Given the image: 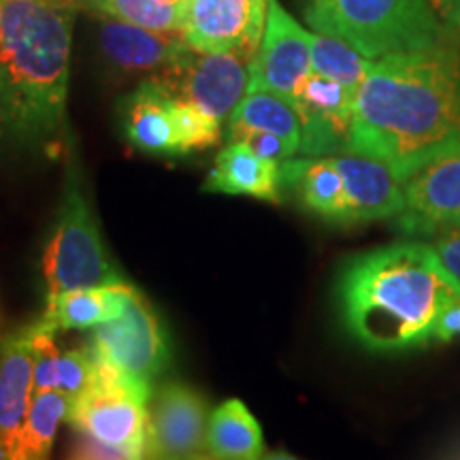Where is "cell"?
<instances>
[{
	"instance_id": "1",
	"label": "cell",
	"mask_w": 460,
	"mask_h": 460,
	"mask_svg": "<svg viewBox=\"0 0 460 460\" xmlns=\"http://www.w3.org/2000/svg\"><path fill=\"white\" fill-rule=\"evenodd\" d=\"M460 143V48L388 54L356 90L348 152L386 163L401 183Z\"/></svg>"
},
{
	"instance_id": "2",
	"label": "cell",
	"mask_w": 460,
	"mask_h": 460,
	"mask_svg": "<svg viewBox=\"0 0 460 460\" xmlns=\"http://www.w3.org/2000/svg\"><path fill=\"white\" fill-rule=\"evenodd\" d=\"M77 0H0V154L48 152L68 135Z\"/></svg>"
},
{
	"instance_id": "3",
	"label": "cell",
	"mask_w": 460,
	"mask_h": 460,
	"mask_svg": "<svg viewBox=\"0 0 460 460\" xmlns=\"http://www.w3.org/2000/svg\"><path fill=\"white\" fill-rule=\"evenodd\" d=\"M460 295L427 241H399L349 261L337 279L341 320L371 352L393 354L435 339L441 315Z\"/></svg>"
},
{
	"instance_id": "4",
	"label": "cell",
	"mask_w": 460,
	"mask_h": 460,
	"mask_svg": "<svg viewBox=\"0 0 460 460\" xmlns=\"http://www.w3.org/2000/svg\"><path fill=\"white\" fill-rule=\"evenodd\" d=\"M303 15L315 32L341 39L369 60L458 41L430 0H307Z\"/></svg>"
},
{
	"instance_id": "5",
	"label": "cell",
	"mask_w": 460,
	"mask_h": 460,
	"mask_svg": "<svg viewBox=\"0 0 460 460\" xmlns=\"http://www.w3.org/2000/svg\"><path fill=\"white\" fill-rule=\"evenodd\" d=\"M41 278L48 296L77 288L126 284V278L109 254L99 222L85 197L77 158L68 152L66 175L56 220L45 239Z\"/></svg>"
},
{
	"instance_id": "6",
	"label": "cell",
	"mask_w": 460,
	"mask_h": 460,
	"mask_svg": "<svg viewBox=\"0 0 460 460\" xmlns=\"http://www.w3.org/2000/svg\"><path fill=\"white\" fill-rule=\"evenodd\" d=\"M149 399L152 386L135 382L94 354L90 384L68 399L66 422L75 433L90 435L147 460Z\"/></svg>"
},
{
	"instance_id": "7",
	"label": "cell",
	"mask_w": 460,
	"mask_h": 460,
	"mask_svg": "<svg viewBox=\"0 0 460 460\" xmlns=\"http://www.w3.org/2000/svg\"><path fill=\"white\" fill-rule=\"evenodd\" d=\"M88 348L135 382L152 386L171 362L164 322L141 290L132 292L118 318L94 326Z\"/></svg>"
},
{
	"instance_id": "8",
	"label": "cell",
	"mask_w": 460,
	"mask_h": 460,
	"mask_svg": "<svg viewBox=\"0 0 460 460\" xmlns=\"http://www.w3.org/2000/svg\"><path fill=\"white\" fill-rule=\"evenodd\" d=\"M252 58L239 51L190 48L156 79L175 99L192 102L222 126L250 90Z\"/></svg>"
},
{
	"instance_id": "9",
	"label": "cell",
	"mask_w": 460,
	"mask_h": 460,
	"mask_svg": "<svg viewBox=\"0 0 460 460\" xmlns=\"http://www.w3.org/2000/svg\"><path fill=\"white\" fill-rule=\"evenodd\" d=\"M405 209L394 228L410 237L460 226V143L437 154L402 181Z\"/></svg>"
},
{
	"instance_id": "10",
	"label": "cell",
	"mask_w": 460,
	"mask_h": 460,
	"mask_svg": "<svg viewBox=\"0 0 460 460\" xmlns=\"http://www.w3.org/2000/svg\"><path fill=\"white\" fill-rule=\"evenodd\" d=\"M250 71V90L273 92L288 102H295L298 88L312 73V32L278 0H269L264 32Z\"/></svg>"
},
{
	"instance_id": "11",
	"label": "cell",
	"mask_w": 460,
	"mask_h": 460,
	"mask_svg": "<svg viewBox=\"0 0 460 460\" xmlns=\"http://www.w3.org/2000/svg\"><path fill=\"white\" fill-rule=\"evenodd\" d=\"M209 416V402L203 393L177 379L164 382L149 399L147 460L205 452Z\"/></svg>"
},
{
	"instance_id": "12",
	"label": "cell",
	"mask_w": 460,
	"mask_h": 460,
	"mask_svg": "<svg viewBox=\"0 0 460 460\" xmlns=\"http://www.w3.org/2000/svg\"><path fill=\"white\" fill-rule=\"evenodd\" d=\"M269 0H186L183 39L199 51L256 56Z\"/></svg>"
},
{
	"instance_id": "13",
	"label": "cell",
	"mask_w": 460,
	"mask_h": 460,
	"mask_svg": "<svg viewBox=\"0 0 460 460\" xmlns=\"http://www.w3.org/2000/svg\"><path fill=\"white\" fill-rule=\"evenodd\" d=\"M354 99L356 90L309 73L292 102L301 118L298 154L305 158H329L348 152Z\"/></svg>"
},
{
	"instance_id": "14",
	"label": "cell",
	"mask_w": 460,
	"mask_h": 460,
	"mask_svg": "<svg viewBox=\"0 0 460 460\" xmlns=\"http://www.w3.org/2000/svg\"><path fill=\"white\" fill-rule=\"evenodd\" d=\"M31 324L0 335V460L13 458L34 396Z\"/></svg>"
},
{
	"instance_id": "15",
	"label": "cell",
	"mask_w": 460,
	"mask_h": 460,
	"mask_svg": "<svg viewBox=\"0 0 460 460\" xmlns=\"http://www.w3.org/2000/svg\"><path fill=\"white\" fill-rule=\"evenodd\" d=\"M172 94L156 77L146 79L118 105V122L130 147L147 156H183L171 111Z\"/></svg>"
},
{
	"instance_id": "16",
	"label": "cell",
	"mask_w": 460,
	"mask_h": 460,
	"mask_svg": "<svg viewBox=\"0 0 460 460\" xmlns=\"http://www.w3.org/2000/svg\"><path fill=\"white\" fill-rule=\"evenodd\" d=\"M331 158L341 172L349 226L390 217L394 220L405 209L402 183L386 163L352 152Z\"/></svg>"
},
{
	"instance_id": "17",
	"label": "cell",
	"mask_w": 460,
	"mask_h": 460,
	"mask_svg": "<svg viewBox=\"0 0 460 460\" xmlns=\"http://www.w3.org/2000/svg\"><path fill=\"white\" fill-rule=\"evenodd\" d=\"M99 17V45L109 65L122 73H156L175 65L190 49L183 34L156 32Z\"/></svg>"
},
{
	"instance_id": "18",
	"label": "cell",
	"mask_w": 460,
	"mask_h": 460,
	"mask_svg": "<svg viewBox=\"0 0 460 460\" xmlns=\"http://www.w3.org/2000/svg\"><path fill=\"white\" fill-rule=\"evenodd\" d=\"M279 169L281 186L295 194L305 211L335 226H349L348 199L335 160L288 158Z\"/></svg>"
},
{
	"instance_id": "19",
	"label": "cell",
	"mask_w": 460,
	"mask_h": 460,
	"mask_svg": "<svg viewBox=\"0 0 460 460\" xmlns=\"http://www.w3.org/2000/svg\"><path fill=\"white\" fill-rule=\"evenodd\" d=\"M203 192L281 203L284 186L279 163L258 156L243 143H226L207 175Z\"/></svg>"
},
{
	"instance_id": "20",
	"label": "cell",
	"mask_w": 460,
	"mask_h": 460,
	"mask_svg": "<svg viewBox=\"0 0 460 460\" xmlns=\"http://www.w3.org/2000/svg\"><path fill=\"white\" fill-rule=\"evenodd\" d=\"M135 286L113 284L99 288H77L45 298V309L37 322L43 329L60 331H88L94 326L118 318L130 301Z\"/></svg>"
},
{
	"instance_id": "21",
	"label": "cell",
	"mask_w": 460,
	"mask_h": 460,
	"mask_svg": "<svg viewBox=\"0 0 460 460\" xmlns=\"http://www.w3.org/2000/svg\"><path fill=\"white\" fill-rule=\"evenodd\" d=\"M34 349V394L60 393L73 399L88 386L94 373V354L85 348L60 349L56 332L43 329L37 320L31 322Z\"/></svg>"
},
{
	"instance_id": "22",
	"label": "cell",
	"mask_w": 460,
	"mask_h": 460,
	"mask_svg": "<svg viewBox=\"0 0 460 460\" xmlns=\"http://www.w3.org/2000/svg\"><path fill=\"white\" fill-rule=\"evenodd\" d=\"M205 452L217 460H261L264 456L262 429L243 402L230 399L211 411Z\"/></svg>"
},
{
	"instance_id": "23",
	"label": "cell",
	"mask_w": 460,
	"mask_h": 460,
	"mask_svg": "<svg viewBox=\"0 0 460 460\" xmlns=\"http://www.w3.org/2000/svg\"><path fill=\"white\" fill-rule=\"evenodd\" d=\"M226 128H250L271 132L290 143L292 147H301V118L292 102H288L273 92L250 90L230 113Z\"/></svg>"
},
{
	"instance_id": "24",
	"label": "cell",
	"mask_w": 460,
	"mask_h": 460,
	"mask_svg": "<svg viewBox=\"0 0 460 460\" xmlns=\"http://www.w3.org/2000/svg\"><path fill=\"white\" fill-rule=\"evenodd\" d=\"M68 399L60 393L34 394L11 460H51L58 427L66 420Z\"/></svg>"
},
{
	"instance_id": "25",
	"label": "cell",
	"mask_w": 460,
	"mask_h": 460,
	"mask_svg": "<svg viewBox=\"0 0 460 460\" xmlns=\"http://www.w3.org/2000/svg\"><path fill=\"white\" fill-rule=\"evenodd\" d=\"M79 9L92 15L111 17L126 24L147 28L156 32H183L186 3L169 0H77Z\"/></svg>"
},
{
	"instance_id": "26",
	"label": "cell",
	"mask_w": 460,
	"mask_h": 460,
	"mask_svg": "<svg viewBox=\"0 0 460 460\" xmlns=\"http://www.w3.org/2000/svg\"><path fill=\"white\" fill-rule=\"evenodd\" d=\"M371 62L341 39L322 32L312 34V73L358 90Z\"/></svg>"
},
{
	"instance_id": "27",
	"label": "cell",
	"mask_w": 460,
	"mask_h": 460,
	"mask_svg": "<svg viewBox=\"0 0 460 460\" xmlns=\"http://www.w3.org/2000/svg\"><path fill=\"white\" fill-rule=\"evenodd\" d=\"M171 111L183 156L200 152V149H209L220 143L222 124L209 118L205 111H200L199 107H194L192 102L172 96Z\"/></svg>"
},
{
	"instance_id": "28",
	"label": "cell",
	"mask_w": 460,
	"mask_h": 460,
	"mask_svg": "<svg viewBox=\"0 0 460 460\" xmlns=\"http://www.w3.org/2000/svg\"><path fill=\"white\" fill-rule=\"evenodd\" d=\"M224 137H226V143H243L256 152L258 156L273 160V163H284L288 158H295L298 154L290 143L281 139L278 135H271V132H261V130H250V128H226L224 130Z\"/></svg>"
},
{
	"instance_id": "29",
	"label": "cell",
	"mask_w": 460,
	"mask_h": 460,
	"mask_svg": "<svg viewBox=\"0 0 460 460\" xmlns=\"http://www.w3.org/2000/svg\"><path fill=\"white\" fill-rule=\"evenodd\" d=\"M433 247L437 261L460 295V226H447L422 237Z\"/></svg>"
},
{
	"instance_id": "30",
	"label": "cell",
	"mask_w": 460,
	"mask_h": 460,
	"mask_svg": "<svg viewBox=\"0 0 460 460\" xmlns=\"http://www.w3.org/2000/svg\"><path fill=\"white\" fill-rule=\"evenodd\" d=\"M66 460H143L135 454L119 450V447L107 446L94 437L75 433V439L68 447Z\"/></svg>"
},
{
	"instance_id": "31",
	"label": "cell",
	"mask_w": 460,
	"mask_h": 460,
	"mask_svg": "<svg viewBox=\"0 0 460 460\" xmlns=\"http://www.w3.org/2000/svg\"><path fill=\"white\" fill-rule=\"evenodd\" d=\"M456 337H460V298L446 309L435 329V339L439 341H452Z\"/></svg>"
},
{
	"instance_id": "32",
	"label": "cell",
	"mask_w": 460,
	"mask_h": 460,
	"mask_svg": "<svg viewBox=\"0 0 460 460\" xmlns=\"http://www.w3.org/2000/svg\"><path fill=\"white\" fill-rule=\"evenodd\" d=\"M433 7L444 22L446 31L452 34L454 39L460 37V0H430Z\"/></svg>"
},
{
	"instance_id": "33",
	"label": "cell",
	"mask_w": 460,
	"mask_h": 460,
	"mask_svg": "<svg viewBox=\"0 0 460 460\" xmlns=\"http://www.w3.org/2000/svg\"><path fill=\"white\" fill-rule=\"evenodd\" d=\"M261 460H301V458L292 456V454L288 452H267Z\"/></svg>"
},
{
	"instance_id": "34",
	"label": "cell",
	"mask_w": 460,
	"mask_h": 460,
	"mask_svg": "<svg viewBox=\"0 0 460 460\" xmlns=\"http://www.w3.org/2000/svg\"><path fill=\"white\" fill-rule=\"evenodd\" d=\"M169 460H217L207 452H199V454H190V456H181V458H169Z\"/></svg>"
},
{
	"instance_id": "35",
	"label": "cell",
	"mask_w": 460,
	"mask_h": 460,
	"mask_svg": "<svg viewBox=\"0 0 460 460\" xmlns=\"http://www.w3.org/2000/svg\"><path fill=\"white\" fill-rule=\"evenodd\" d=\"M4 326V315H3V309H0V331H3Z\"/></svg>"
},
{
	"instance_id": "36",
	"label": "cell",
	"mask_w": 460,
	"mask_h": 460,
	"mask_svg": "<svg viewBox=\"0 0 460 460\" xmlns=\"http://www.w3.org/2000/svg\"><path fill=\"white\" fill-rule=\"evenodd\" d=\"M169 3H186V0H169Z\"/></svg>"
}]
</instances>
